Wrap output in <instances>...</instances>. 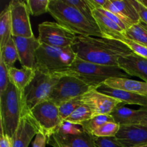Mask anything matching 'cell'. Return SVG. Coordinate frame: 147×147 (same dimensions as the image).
<instances>
[{
	"mask_svg": "<svg viewBox=\"0 0 147 147\" xmlns=\"http://www.w3.org/2000/svg\"><path fill=\"white\" fill-rule=\"evenodd\" d=\"M40 132L30 111L24 115L11 137L12 147H28L32 139Z\"/></svg>",
	"mask_w": 147,
	"mask_h": 147,
	"instance_id": "obj_14",
	"label": "cell"
},
{
	"mask_svg": "<svg viewBox=\"0 0 147 147\" xmlns=\"http://www.w3.org/2000/svg\"><path fill=\"white\" fill-rule=\"evenodd\" d=\"M13 39L22 67L35 69L36 53L41 45L38 38H36L34 35L31 37H13Z\"/></svg>",
	"mask_w": 147,
	"mask_h": 147,
	"instance_id": "obj_13",
	"label": "cell"
},
{
	"mask_svg": "<svg viewBox=\"0 0 147 147\" xmlns=\"http://www.w3.org/2000/svg\"><path fill=\"white\" fill-rule=\"evenodd\" d=\"M92 90L95 89L69 72L68 74L60 79L53 88L48 100L60 106Z\"/></svg>",
	"mask_w": 147,
	"mask_h": 147,
	"instance_id": "obj_7",
	"label": "cell"
},
{
	"mask_svg": "<svg viewBox=\"0 0 147 147\" xmlns=\"http://www.w3.org/2000/svg\"><path fill=\"white\" fill-rule=\"evenodd\" d=\"M68 73L65 74H47L36 70L32 81L23 92L27 109L31 111L37 104L48 100L53 88L60 79Z\"/></svg>",
	"mask_w": 147,
	"mask_h": 147,
	"instance_id": "obj_6",
	"label": "cell"
},
{
	"mask_svg": "<svg viewBox=\"0 0 147 147\" xmlns=\"http://www.w3.org/2000/svg\"><path fill=\"white\" fill-rule=\"evenodd\" d=\"M71 47L78 58L104 65L118 66L120 57L132 53L120 40L93 36H77Z\"/></svg>",
	"mask_w": 147,
	"mask_h": 147,
	"instance_id": "obj_1",
	"label": "cell"
},
{
	"mask_svg": "<svg viewBox=\"0 0 147 147\" xmlns=\"http://www.w3.org/2000/svg\"><path fill=\"white\" fill-rule=\"evenodd\" d=\"M93 119V114L90 108L86 105L83 104L73 111L64 122L72 123L74 125H82L88 121Z\"/></svg>",
	"mask_w": 147,
	"mask_h": 147,
	"instance_id": "obj_25",
	"label": "cell"
},
{
	"mask_svg": "<svg viewBox=\"0 0 147 147\" xmlns=\"http://www.w3.org/2000/svg\"><path fill=\"white\" fill-rule=\"evenodd\" d=\"M143 147H144V146H143Z\"/></svg>",
	"mask_w": 147,
	"mask_h": 147,
	"instance_id": "obj_44",
	"label": "cell"
},
{
	"mask_svg": "<svg viewBox=\"0 0 147 147\" xmlns=\"http://www.w3.org/2000/svg\"><path fill=\"white\" fill-rule=\"evenodd\" d=\"M111 115L115 122L120 126L138 125L147 117V107H142L140 109L134 110L126 107L123 103H121Z\"/></svg>",
	"mask_w": 147,
	"mask_h": 147,
	"instance_id": "obj_16",
	"label": "cell"
},
{
	"mask_svg": "<svg viewBox=\"0 0 147 147\" xmlns=\"http://www.w3.org/2000/svg\"><path fill=\"white\" fill-rule=\"evenodd\" d=\"M119 129L120 125L116 122H108L95 129L91 135L96 137H115Z\"/></svg>",
	"mask_w": 147,
	"mask_h": 147,
	"instance_id": "obj_28",
	"label": "cell"
},
{
	"mask_svg": "<svg viewBox=\"0 0 147 147\" xmlns=\"http://www.w3.org/2000/svg\"><path fill=\"white\" fill-rule=\"evenodd\" d=\"M0 57L4 60L8 68L14 67V65L19 60L18 53L13 37L9 39L3 48L0 49Z\"/></svg>",
	"mask_w": 147,
	"mask_h": 147,
	"instance_id": "obj_24",
	"label": "cell"
},
{
	"mask_svg": "<svg viewBox=\"0 0 147 147\" xmlns=\"http://www.w3.org/2000/svg\"><path fill=\"white\" fill-rule=\"evenodd\" d=\"M98 11H100L102 14H103L104 15H106L107 17H109L110 20H112V21L114 22L116 24H117L118 25H119L121 28L123 29L124 31H126V30H127V27H126V24H124V22H123L121 20H120L119 17H116L115 14H113V13L110 12V11H107V10H106V9H98Z\"/></svg>",
	"mask_w": 147,
	"mask_h": 147,
	"instance_id": "obj_37",
	"label": "cell"
},
{
	"mask_svg": "<svg viewBox=\"0 0 147 147\" xmlns=\"http://www.w3.org/2000/svg\"><path fill=\"white\" fill-rule=\"evenodd\" d=\"M12 24V37H31L34 36L27 2L12 0L9 4Z\"/></svg>",
	"mask_w": 147,
	"mask_h": 147,
	"instance_id": "obj_10",
	"label": "cell"
},
{
	"mask_svg": "<svg viewBox=\"0 0 147 147\" xmlns=\"http://www.w3.org/2000/svg\"><path fill=\"white\" fill-rule=\"evenodd\" d=\"M30 113L34 118L40 132L47 139L55 134L63 125L59 114V108L50 100H45L34 106Z\"/></svg>",
	"mask_w": 147,
	"mask_h": 147,
	"instance_id": "obj_8",
	"label": "cell"
},
{
	"mask_svg": "<svg viewBox=\"0 0 147 147\" xmlns=\"http://www.w3.org/2000/svg\"><path fill=\"white\" fill-rule=\"evenodd\" d=\"M124 36L126 38L136 42L147 47V30L139 22L124 32Z\"/></svg>",
	"mask_w": 147,
	"mask_h": 147,
	"instance_id": "obj_26",
	"label": "cell"
},
{
	"mask_svg": "<svg viewBox=\"0 0 147 147\" xmlns=\"http://www.w3.org/2000/svg\"><path fill=\"white\" fill-rule=\"evenodd\" d=\"M108 0H88L91 9H102L104 8Z\"/></svg>",
	"mask_w": 147,
	"mask_h": 147,
	"instance_id": "obj_39",
	"label": "cell"
},
{
	"mask_svg": "<svg viewBox=\"0 0 147 147\" xmlns=\"http://www.w3.org/2000/svg\"><path fill=\"white\" fill-rule=\"evenodd\" d=\"M23 92L10 83L4 94L0 96L1 129L9 137H12L22 117L29 113Z\"/></svg>",
	"mask_w": 147,
	"mask_h": 147,
	"instance_id": "obj_3",
	"label": "cell"
},
{
	"mask_svg": "<svg viewBox=\"0 0 147 147\" xmlns=\"http://www.w3.org/2000/svg\"><path fill=\"white\" fill-rule=\"evenodd\" d=\"M12 37V24L9 7L4 9L0 15V49Z\"/></svg>",
	"mask_w": 147,
	"mask_h": 147,
	"instance_id": "obj_22",
	"label": "cell"
},
{
	"mask_svg": "<svg viewBox=\"0 0 147 147\" xmlns=\"http://www.w3.org/2000/svg\"><path fill=\"white\" fill-rule=\"evenodd\" d=\"M140 23H141V24H142V25L143 26V27H144V28L146 29V30H147V24H144V22H140Z\"/></svg>",
	"mask_w": 147,
	"mask_h": 147,
	"instance_id": "obj_42",
	"label": "cell"
},
{
	"mask_svg": "<svg viewBox=\"0 0 147 147\" xmlns=\"http://www.w3.org/2000/svg\"><path fill=\"white\" fill-rule=\"evenodd\" d=\"M47 144V137L42 132H39L33 142L32 147H45Z\"/></svg>",
	"mask_w": 147,
	"mask_h": 147,
	"instance_id": "obj_38",
	"label": "cell"
},
{
	"mask_svg": "<svg viewBox=\"0 0 147 147\" xmlns=\"http://www.w3.org/2000/svg\"><path fill=\"white\" fill-rule=\"evenodd\" d=\"M48 12L56 22L77 36L103 37L97 24L89 21L78 10L63 0H50Z\"/></svg>",
	"mask_w": 147,
	"mask_h": 147,
	"instance_id": "obj_2",
	"label": "cell"
},
{
	"mask_svg": "<svg viewBox=\"0 0 147 147\" xmlns=\"http://www.w3.org/2000/svg\"><path fill=\"white\" fill-rule=\"evenodd\" d=\"M96 90L100 93L121 100L124 105H138L142 107H147V96L112 88L103 84L99 86Z\"/></svg>",
	"mask_w": 147,
	"mask_h": 147,
	"instance_id": "obj_18",
	"label": "cell"
},
{
	"mask_svg": "<svg viewBox=\"0 0 147 147\" xmlns=\"http://www.w3.org/2000/svg\"><path fill=\"white\" fill-rule=\"evenodd\" d=\"M83 104L90 109L93 118L100 115H110L121 103V100L100 93L97 90H90L82 96Z\"/></svg>",
	"mask_w": 147,
	"mask_h": 147,
	"instance_id": "obj_11",
	"label": "cell"
},
{
	"mask_svg": "<svg viewBox=\"0 0 147 147\" xmlns=\"http://www.w3.org/2000/svg\"><path fill=\"white\" fill-rule=\"evenodd\" d=\"M49 139L68 147H95L93 136L83 129L78 133L72 134H63L57 131Z\"/></svg>",
	"mask_w": 147,
	"mask_h": 147,
	"instance_id": "obj_17",
	"label": "cell"
},
{
	"mask_svg": "<svg viewBox=\"0 0 147 147\" xmlns=\"http://www.w3.org/2000/svg\"><path fill=\"white\" fill-rule=\"evenodd\" d=\"M121 41L123 42L125 45H126L130 48V50L133 53H134L135 54L147 58V47H146V46L139 44V43L133 41L131 40H129L126 37L123 38Z\"/></svg>",
	"mask_w": 147,
	"mask_h": 147,
	"instance_id": "obj_33",
	"label": "cell"
},
{
	"mask_svg": "<svg viewBox=\"0 0 147 147\" xmlns=\"http://www.w3.org/2000/svg\"><path fill=\"white\" fill-rule=\"evenodd\" d=\"M36 70L27 67L21 68L11 67L9 68L10 83H12L19 90L24 92L26 88L32 81L35 76Z\"/></svg>",
	"mask_w": 147,
	"mask_h": 147,
	"instance_id": "obj_21",
	"label": "cell"
},
{
	"mask_svg": "<svg viewBox=\"0 0 147 147\" xmlns=\"http://www.w3.org/2000/svg\"><path fill=\"white\" fill-rule=\"evenodd\" d=\"M123 147H142L147 145V126L142 125L120 126L115 136Z\"/></svg>",
	"mask_w": 147,
	"mask_h": 147,
	"instance_id": "obj_12",
	"label": "cell"
},
{
	"mask_svg": "<svg viewBox=\"0 0 147 147\" xmlns=\"http://www.w3.org/2000/svg\"><path fill=\"white\" fill-rule=\"evenodd\" d=\"M118 66L128 76H136L147 83V58L132 52L120 57Z\"/></svg>",
	"mask_w": 147,
	"mask_h": 147,
	"instance_id": "obj_15",
	"label": "cell"
},
{
	"mask_svg": "<svg viewBox=\"0 0 147 147\" xmlns=\"http://www.w3.org/2000/svg\"><path fill=\"white\" fill-rule=\"evenodd\" d=\"M142 147H143V146H142ZM144 147H147V145H146V146H144Z\"/></svg>",
	"mask_w": 147,
	"mask_h": 147,
	"instance_id": "obj_43",
	"label": "cell"
},
{
	"mask_svg": "<svg viewBox=\"0 0 147 147\" xmlns=\"http://www.w3.org/2000/svg\"><path fill=\"white\" fill-rule=\"evenodd\" d=\"M63 1L67 4L75 7L92 23L96 24L93 17V10L90 8L88 0H63Z\"/></svg>",
	"mask_w": 147,
	"mask_h": 147,
	"instance_id": "obj_30",
	"label": "cell"
},
{
	"mask_svg": "<svg viewBox=\"0 0 147 147\" xmlns=\"http://www.w3.org/2000/svg\"><path fill=\"white\" fill-rule=\"evenodd\" d=\"M10 84L9 68L0 57V96L4 94Z\"/></svg>",
	"mask_w": 147,
	"mask_h": 147,
	"instance_id": "obj_32",
	"label": "cell"
},
{
	"mask_svg": "<svg viewBox=\"0 0 147 147\" xmlns=\"http://www.w3.org/2000/svg\"><path fill=\"white\" fill-rule=\"evenodd\" d=\"M26 2L30 14L32 16H39L48 12L50 0H27Z\"/></svg>",
	"mask_w": 147,
	"mask_h": 147,
	"instance_id": "obj_31",
	"label": "cell"
},
{
	"mask_svg": "<svg viewBox=\"0 0 147 147\" xmlns=\"http://www.w3.org/2000/svg\"><path fill=\"white\" fill-rule=\"evenodd\" d=\"M103 9H106V10H107V11H110V12L113 13V14H115L116 17H119L120 20H121L122 21L124 22V24H126V27H127V30L129 28H130L131 26H133V24H132L130 22L128 21V20H126L124 17H123V14L120 12V11H119V10L117 9V7H116V6H115L114 4L112 3L111 0H108L107 3H106V6L104 7Z\"/></svg>",
	"mask_w": 147,
	"mask_h": 147,
	"instance_id": "obj_35",
	"label": "cell"
},
{
	"mask_svg": "<svg viewBox=\"0 0 147 147\" xmlns=\"http://www.w3.org/2000/svg\"><path fill=\"white\" fill-rule=\"evenodd\" d=\"M138 125H142V126H147V117L145 118L144 119H143V120H142V121L139 123V124H138Z\"/></svg>",
	"mask_w": 147,
	"mask_h": 147,
	"instance_id": "obj_41",
	"label": "cell"
},
{
	"mask_svg": "<svg viewBox=\"0 0 147 147\" xmlns=\"http://www.w3.org/2000/svg\"><path fill=\"white\" fill-rule=\"evenodd\" d=\"M93 17L103 37L121 40L125 38L124 30L98 9L93 11Z\"/></svg>",
	"mask_w": 147,
	"mask_h": 147,
	"instance_id": "obj_19",
	"label": "cell"
},
{
	"mask_svg": "<svg viewBox=\"0 0 147 147\" xmlns=\"http://www.w3.org/2000/svg\"><path fill=\"white\" fill-rule=\"evenodd\" d=\"M95 147H123L115 137H96L93 136Z\"/></svg>",
	"mask_w": 147,
	"mask_h": 147,
	"instance_id": "obj_34",
	"label": "cell"
},
{
	"mask_svg": "<svg viewBox=\"0 0 147 147\" xmlns=\"http://www.w3.org/2000/svg\"><path fill=\"white\" fill-rule=\"evenodd\" d=\"M103 85L112 88L147 96V83L144 81H139L124 78H111L106 80Z\"/></svg>",
	"mask_w": 147,
	"mask_h": 147,
	"instance_id": "obj_20",
	"label": "cell"
},
{
	"mask_svg": "<svg viewBox=\"0 0 147 147\" xmlns=\"http://www.w3.org/2000/svg\"><path fill=\"white\" fill-rule=\"evenodd\" d=\"M76 58L71 47L60 48L41 44L36 53L35 70L47 74H65Z\"/></svg>",
	"mask_w": 147,
	"mask_h": 147,
	"instance_id": "obj_4",
	"label": "cell"
},
{
	"mask_svg": "<svg viewBox=\"0 0 147 147\" xmlns=\"http://www.w3.org/2000/svg\"><path fill=\"white\" fill-rule=\"evenodd\" d=\"M83 104V100H82V96L79 97L73 98L66 103H63L61 106H58L59 108V114L60 118L63 123H64L65 120L73 113V111L76 110L78 107Z\"/></svg>",
	"mask_w": 147,
	"mask_h": 147,
	"instance_id": "obj_27",
	"label": "cell"
},
{
	"mask_svg": "<svg viewBox=\"0 0 147 147\" xmlns=\"http://www.w3.org/2000/svg\"><path fill=\"white\" fill-rule=\"evenodd\" d=\"M38 40L40 44L55 47H71L76 35L57 22H44L38 26Z\"/></svg>",
	"mask_w": 147,
	"mask_h": 147,
	"instance_id": "obj_9",
	"label": "cell"
},
{
	"mask_svg": "<svg viewBox=\"0 0 147 147\" xmlns=\"http://www.w3.org/2000/svg\"><path fill=\"white\" fill-rule=\"evenodd\" d=\"M108 122H115L114 119L112 117L111 115H100L96 117H93L90 120L88 121L81 126L82 129L87 133L91 135L92 132L98 128L99 126H102L104 123Z\"/></svg>",
	"mask_w": 147,
	"mask_h": 147,
	"instance_id": "obj_29",
	"label": "cell"
},
{
	"mask_svg": "<svg viewBox=\"0 0 147 147\" xmlns=\"http://www.w3.org/2000/svg\"><path fill=\"white\" fill-rule=\"evenodd\" d=\"M111 1L123 17L133 25L140 22V17L131 0H111Z\"/></svg>",
	"mask_w": 147,
	"mask_h": 147,
	"instance_id": "obj_23",
	"label": "cell"
},
{
	"mask_svg": "<svg viewBox=\"0 0 147 147\" xmlns=\"http://www.w3.org/2000/svg\"><path fill=\"white\" fill-rule=\"evenodd\" d=\"M68 71L95 90L108 79L111 78H128L129 76L119 66L96 64L77 57Z\"/></svg>",
	"mask_w": 147,
	"mask_h": 147,
	"instance_id": "obj_5",
	"label": "cell"
},
{
	"mask_svg": "<svg viewBox=\"0 0 147 147\" xmlns=\"http://www.w3.org/2000/svg\"><path fill=\"white\" fill-rule=\"evenodd\" d=\"M0 147H12L11 138L6 134L2 129H1V137H0Z\"/></svg>",
	"mask_w": 147,
	"mask_h": 147,
	"instance_id": "obj_40",
	"label": "cell"
},
{
	"mask_svg": "<svg viewBox=\"0 0 147 147\" xmlns=\"http://www.w3.org/2000/svg\"><path fill=\"white\" fill-rule=\"evenodd\" d=\"M131 1L139 14L141 22L147 24V7L144 5L140 0H131Z\"/></svg>",
	"mask_w": 147,
	"mask_h": 147,
	"instance_id": "obj_36",
	"label": "cell"
}]
</instances>
